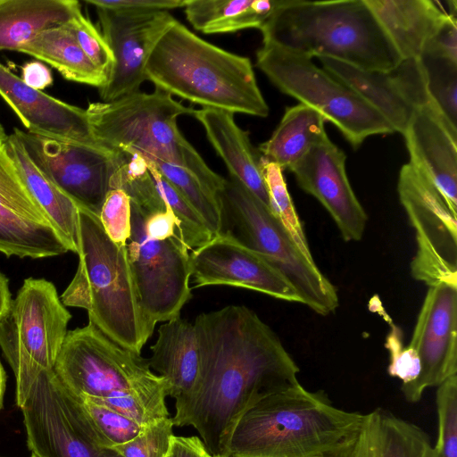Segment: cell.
Masks as SVG:
<instances>
[{"instance_id": "6da1fadb", "label": "cell", "mask_w": 457, "mask_h": 457, "mask_svg": "<svg viewBox=\"0 0 457 457\" xmlns=\"http://www.w3.org/2000/svg\"><path fill=\"white\" fill-rule=\"evenodd\" d=\"M199 375L175 402L174 426L194 428L212 456L226 457L240 418L259 401L299 385V368L277 334L251 309L228 305L193 323Z\"/></svg>"}, {"instance_id": "7a4b0ae2", "label": "cell", "mask_w": 457, "mask_h": 457, "mask_svg": "<svg viewBox=\"0 0 457 457\" xmlns=\"http://www.w3.org/2000/svg\"><path fill=\"white\" fill-rule=\"evenodd\" d=\"M145 78L155 88L204 108L269 114L250 59L202 39L176 19L152 49Z\"/></svg>"}, {"instance_id": "3957f363", "label": "cell", "mask_w": 457, "mask_h": 457, "mask_svg": "<svg viewBox=\"0 0 457 457\" xmlns=\"http://www.w3.org/2000/svg\"><path fill=\"white\" fill-rule=\"evenodd\" d=\"M360 412L301 384L259 401L238 420L226 457H326L358 428Z\"/></svg>"}, {"instance_id": "277c9868", "label": "cell", "mask_w": 457, "mask_h": 457, "mask_svg": "<svg viewBox=\"0 0 457 457\" xmlns=\"http://www.w3.org/2000/svg\"><path fill=\"white\" fill-rule=\"evenodd\" d=\"M260 30L262 42L362 70L386 71L402 60L364 0H281Z\"/></svg>"}, {"instance_id": "5b68a950", "label": "cell", "mask_w": 457, "mask_h": 457, "mask_svg": "<svg viewBox=\"0 0 457 457\" xmlns=\"http://www.w3.org/2000/svg\"><path fill=\"white\" fill-rule=\"evenodd\" d=\"M79 264L61 300L86 310L88 322L107 337L141 354L155 325L139 304L127 245L114 243L99 217L79 207Z\"/></svg>"}, {"instance_id": "8992f818", "label": "cell", "mask_w": 457, "mask_h": 457, "mask_svg": "<svg viewBox=\"0 0 457 457\" xmlns=\"http://www.w3.org/2000/svg\"><path fill=\"white\" fill-rule=\"evenodd\" d=\"M223 228L240 243L275 267L295 288L303 304L326 316L339 305L336 287L314 259L307 258L270 209L240 181L229 176L219 194Z\"/></svg>"}, {"instance_id": "52a82bcc", "label": "cell", "mask_w": 457, "mask_h": 457, "mask_svg": "<svg viewBox=\"0 0 457 457\" xmlns=\"http://www.w3.org/2000/svg\"><path fill=\"white\" fill-rule=\"evenodd\" d=\"M313 58L262 42L256 66L282 93L318 111L353 148L374 135L394 133L388 121L355 90L317 66Z\"/></svg>"}, {"instance_id": "ba28073f", "label": "cell", "mask_w": 457, "mask_h": 457, "mask_svg": "<svg viewBox=\"0 0 457 457\" xmlns=\"http://www.w3.org/2000/svg\"><path fill=\"white\" fill-rule=\"evenodd\" d=\"M96 141L109 149L138 153L148 160L184 165L188 142L177 119L195 110L158 88L136 92L110 102L90 103L86 109Z\"/></svg>"}, {"instance_id": "9c48e42d", "label": "cell", "mask_w": 457, "mask_h": 457, "mask_svg": "<svg viewBox=\"0 0 457 457\" xmlns=\"http://www.w3.org/2000/svg\"><path fill=\"white\" fill-rule=\"evenodd\" d=\"M54 371L74 395L91 401L169 384L152 371L147 359L112 341L90 322L68 330Z\"/></svg>"}, {"instance_id": "30bf717a", "label": "cell", "mask_w": 457, "mask_h": 457, "mask_svg": "<svg viewBox=\"0 0 457 457\" xmlns=\"http://www.w3.org/2000/svg\"><path fill=\"white\" fill-rule=\"evenodd\" d=\"M397 190L416 231L412 277L428 287L445 284L457 287V213L410 162L400 170Z\"/></svg>"}, {"instance_id": "8fae6325", "label": "cell", "mask_w": 457, "mask_h": 457, "mask_svg": "<svg viewBox=\"0 0 457 457\" xmlns=\"http://www.w3.org/2000/svg\"><path fill=\"white\" fill-rule=\"evenodd\" d=\"M145 216L131 204L127 254L141 309L156 325L179 318L191 297L190 254L179 237L149 238L145 231Z\"/></svg>"}, {"instance_id": "7c38bea8", "label": "cell", "mask_w": 457, "mask_h": 457, "mask_svg": "<svg viewBox=\"0 0 457 457\" xmlns=\"http://www.w3.org/2000/svg\"><path fill=\"white\" fill-rule=\"evenodd\" d=\"M21 409L28 447L36 457H120L96 443L80 399L54 369L39 372Z\"/></svg>"}, {"instance_id": "4fadbf2b", "label": "cell", "mask_w": 457, "mask_h": 457, "mask_svg": "<svg viewBox=\"0 0 457 457\" xmlns=\"http://www.w3.org/2000/svg\"><path fill=\"white\" fill-rule=\"evenodd\" d=\"M26 154L37 170L79 208L99 216L112 189L120 151L40 136L14 128Z\"/></svg>"}, {"instance_id": "5bb4252c", "label": "cell", "mask_w": 457, "mask_h": 457, "mask_svg": "<svg viewBox=\"0 0 457 457\" xmlns=\"http://www.w3.org/2000/svg\"><path fill=\"white\" fill-rule=\"evenodd\" d=\"M71 319L51 281L29 278L0 320V333L10 337L40 367L53 370Z\"/></svg>"}, {"instance_id": "9a60e30c", "label": "cell", "mask_w": 457, "mask_h": 457, "mask_svg": "<svg viewBox=\"0 0 457 457\" xmlns=\"http://www.w3.org/2000/svg\"><path fill=\"white\" fill-rule=\"evenodd\" d=\"M96 9L114 58L108 82L99 89L103 102H110L139 91L151 51L175 18L168 11Z\"/></svg>"}, {"instance_id": "2e32d148", "label": "cell", "mask_w": 457, "mask_h": 457, "mask_svg": "<svg viewBox=\"0 0 457 457\" xmlns=\"http://www.w3.org/2000/svg\"><path fill=\"white\" fill-rule=\"evenodd\" d=\"M409 345L420 357V372L401 391L407 402L417 403L426 388L457 374V287H428Z\"/></svg>"}, {"instance_id": "e0dca14e", "label": "cell", "mask_w": 457, "mask_h": 457, "mask_svg": "<svg viewBox=\"0 0 457 457\" xmlns=\"http://www.w3.org/2000/svg\"><path fill=\"white\" fill-rule=\"evenodd\" d=\"M190 267L195 287H238L303 303L295 288L275 267L227 232L193 250Z\"/></svg>"}, {"instance_id": "ac0fdd59", "label": "cell", "mask_w": 457, "mask_h": 457, "mask_svg": "<svg viewBox=\"0 0 457 457\" xmlns=\"http://www.w3.org/2000/svg\"><path fill=\"white\" fill-rule=\"evenodd\" d=\"M316 58L375 108L395 132L403 134L414 113L431 103L420 59H402L392 69L368 71L328 57Z\"/></svg>"}, {"instance_id": "d6986e66", "label": "cell", "mask_w": 457, "mask_h": 457, "mask_svg": "<svg viewBox=\"0 0 457 457\" xmlns=\"http://www.w3.org/2000/svg\"><path fill=\"white\" fill-rule=\"evenodd\" d=\"M345 160V153L326 137L289 170L298 186L328 211L343 239L359 241L368 216L347 178Z\"/></svg>"}, {"instance_id": "ffe728a7", "label": "cell", "mask_w": 457, "mask_h": 457, "mask_svg": "<svg viewBox=\"0 0 457 457\" xmlns=\"http://www.w3.org/2000/svg\"><path fill=\"white\" fill-rule=\"evenodd\" d=\"M0 96L29 133L84 144H98L93 136L86 109L32 88L2 62Z\"/></svg>"}, {"instance_id": "44dd1931", "label": "cell", "mask_w": 457, "mask_h": 457, "mask_svg": "<svg viewBox=\"0 0 457 457\" xmlns=\"http://www.w3.org/2000/svg\"><path fill=\"white\" fill-rule=\"evenodd\" d=\"M403 135L409 162L433 183L457 213V129L430 103L414 113Z\"/></svg>"}, {"instance_id": "7402d4cb", "label": "cell", "mask_w": 457, "mask_h": 457, "mask_svg": "<svg viewBox=\"0 0 457 457\" xmlns=\"http://www.w3.org/2000/svg\"><path fill=\"white\" fill-rule=\"evenodd\" d=\"M326 457H438L419 426L377 408L363 414L358 428Z\"/></svg>"}, {"instance_id": "603a6c76", "label": "cell", "mask_w": 457, "mask_h": 457, "mask_svg": "<svg viewBox=\"0 0 457 457\" xmlns=\"http://www.w3.org/2000/svg\"><path fill=\"white\" fill-rule=\"evenodd\" d=\"M212 147L226 164L229 176L240 181L269 208L262 176V155L252 145L248 132L237 126L234 113L211 108L195 110Z\"/></svg>"}, {"instance_id": "cb8c5ba5", "label": "cell", "mask_w": 457, "mask_h": 457, "mask_svg": "<svg viewBox=\"0 0 457 457\" xmlns=\"http://www.w3.org/2000/svg\"><path fill=\"white\" fill-rule=\"evenodd\" d=\"M402 59H420L449 17L431 0H364Z\"/></svg>"}, {"instance_id": "d4e9b609", "label": "cell", "mask_w": 457, "mask_h": 457, "mask_svg": "<svg viewBox=\"0 0 457 457\" xmlns=\"http://www.w3.org/2000/svg\"><path fill=\"white\" fill-rule=\"evenodd\" d=\"M148 360L151 370L169 383L176 402L190 395L199 375V351L193 323L180 317L161 325Z\"/></svg>"}, {"instance_id": "484cf974", "label": "cell", "mask_w": 457, "mask_h": 457, "mask_svg": "<svg viewBox=\"0 0 457 457\" xmlns=\"http://www.w3.org/2000/svg\"><path fill=\"white\" fill-rule=\"evenodd\" d=\"M4 146L15 164L27 190L42 209L52 228L68 250L78 254V205L37 170L13 133L9 135Z\"/></svg>"}, {"instance_id": "4316f807", "label": "cell", "mask_w": 457, "mask_h": 457, "mask_svg": "<svg viewBox=\"0 0 457 457\" xmlns=\"http://www.w3.org/2000/svg\"><path fill=\"white\" fill-rule=\"evenodd\" d=\"M76 0H0V51H19L38 34L67 24Z\"/></svg>"}, {"instance_id": "83f0119b", "label": "cell", "mask_w": 457, "mask_h": 457, "mask_svg": "<svg viewBox=\"0 0 457 457\" xmlns=\"http://www.w3.org/2000/svg\"><path fill=\"white\" fill-rule=\"evenodd\" d=\"M326 120L315 109L298 104L287 107L270 137L259 145L266 160L290 170L315 145L328 137Z\"/></svg>"}, {"instance_id": "f1b7e54d", "label": "cell", "mask_w": 457, "mask_h": 457, "mask_svg": "<svg viewBox=\"0 0 457 457\" xmlns=\"http://www.w3.org/2000/svg\"><path fill=\"white\" fill-rule=\"evenodd\" d=\"M281 0H187V20L204 34L261 29Z\"/></svg>"}, {"instance_id": "f546056e", "label": "cell", "mask_w": 457, "mask_h": 457, "mask_svg": "<svg viewBox=\"0 0 457 457\" xmlns=\"http://www.w3.org/2000/svg\"><path fill=\"white\" fill-rule=\"evenodd\" d=\"M18 52L49 64L67 80L99 89L108 82L107 76L88 59L65 25L38 34Z\"/></svg>"}, {"instance_id": "4dcf8cb0", "label": "cell", "mask_w": 457, "mask_h": 457, "mask_svg": "<svg viewBox=\"0 0 457 457\" xmlns=\"http://www.w3.org/2000/svg\"><path fill=\"white\" fill-rule=\"evenodd\" d=\"M67 252L50 225L0 213V253L5 256L40 259Z\"/></svg>"}, {"instance_id": "1f68e13d", "label": "cell", "mask_w": 457, "mask_h": 457, "mask_svg": "<svg viewBox=\"0 0 457 457\" xmlns=\"http://www.w3.org/2000/svg\"><path fill=\"white\" fill-rule=\"evenodd\" d=\"M119 151L120 161L112 179V189L123 190L131 204L145 215L166 210V204L150 173L146 159L138 153Z\"/></svg>"}, {"instance_id": "d6a6232c", "label": "cell", "mask_w": 457, "mask_h": 457, "mask_svg": "<svg viewBox=\"0 0 457 457\" xmlns=\"http://www.w3.org/2000/svg\"><path fill=\"white\" fill-rule=\"evenodd\" d=\"M262 169L270 212L299 250L307 258L313 259L281 168L262 157Z\"/></svg>"}, {"instance_id": "836d02e7", "label": "cell", "mask_w": 457, "mask_h": 457, "mask_svg": "<svg viewBox=\"0 0 457 457\" xmlns=\"http://www.w3.org/2000/svg\"><path fill=\"white\" fill-rule=\"evenodd\" d=\"M150 161L165 179L198 212L212 235L220 234L223 228V219L219 198L208 192L184 168L159 160Z\"/></svg>"}, {"instance_id": "e575fe53", "label": "cell", "mask_w": 457, "mask_h": 457, "mask_svg": "<svg viewBox=\"0 0 457 457\" xmlns=\"http://www.w3.org/2000/svg\"><path fill=\"white\" fill-rule=\"evenodd\" d=\"M0 213L50 225L27 190L4 145L0 146Z\"/></svg>"}, {"instance_id": "d590c367", "label": "cell", "mask_w": 457, "mask_h": 457, "mask_svg": "<svg viewBox=\"0 0 457 457\" xmlns=\"http://www.w3.org/2000/svg\"><path fill=\"white\" fill-rule=\"evenodd\" d=\"M146 161L161 195L178 220L181 238L187 248L195 249L210 241L214 236L203 218L165 179L154 164L148 159Z\"/></svg>"}, {"instance_id": "8d00e7d4", "label": "cell", "mask_w": 457, "mask_h": 457, "mask_svg": "<svg viewBox=\"0 0 457 457\" xmlns=\"http://www.w3.org/2000/svg\"><path fill=\"white\" fill-rule=\"evenodd\" d=\"M420 60L431 103L457 129V62L429 56H421Z\"/></svg>"}, {"instance_id": "74e56055", "label": "cell", "mask_w": 457, "mask_h": 457, "mask_svg": "<svg viewBox=\"0 0 457 457\" xmlns=\"http://www.w3.org/2000/svg\"><path fill=\"white\" fill-rule=\"evenodd\" d=\"M79 399L87 424L100 447L111 449L127 443L144 428L134 420L107 407L85 398Z\"/></svg>"}, {"instance_id": "f35d334b", "label": "cell", "mask_w": 457, "mask_h": 457, "mask_svg": "<svg viewBox=\"0 0 457 457\" xmlns=\"http://www.w3.org/2000/svg\"><path fill=\"white\" fill-rule=\"evenodd\" d=\"M438 457H457V374L437 386Z\"/></svg>"}, {"instance_id": "ab89813d", "label": "cell", "mask_w": 457, "mask_h": 457, "mask_svg": "<svg viewBox=\"0 0 457 457\" xmlns=\"http://www.w3.org/2000/svg\"><path fill=\"white\" fill-rule=\"evenodd\" d=\"M174 423L166 417L145 427L127 443L113 446L120 457H167Z\"/></svg>"}, {"instance_id": "60d3db41", "label": "cell", "mask_w": 457, "mask_h": 457, "mask_svg": "<svg viewBox=\"0 0 457 457\" xmlns=\"http://www.w3.org/2000/svg\"><path fill=\"white\" fill-rule=\"evenodd\" d=\"M88 59L108 78L114 66L111 48L103 35L93 25L81 10L65 24Z\"/></svg>"}, {"instance_id": "b9f144b4", "label": "cell", "mask_w": 457, "mask_h": 457, "mask_svg": "<svg viewBox=\"0 0 457 457\" xmlns=\"http://www.w3.org/2000/svg\"><path fill=\"white\" fill-rule=\"evenodd\" d=\"M98 217L109 237L119 245H127L131 233V202L123 190L108 192Z\"/></svg>"}, {"instance_id": "7bdbcfd3", "label": "cell", "mask_w": 457, "mask_h": 457, "mask_svg": "<svg viewBox=\"0 0 457 457\" xmlns=\"http://www.w3.org/2000/svg\"><path fill=\"white\" fill-rule=\"evenodd\" d=\"M385 346L389 352L387 371L390 376L402 380L403 385L415 381L420 372V357L414 348L403 345V332L395 324H391Z\"/></svg>"}, {"instance_id": "ee69618b", "label": "cell", "mask_w": 457, "mask_h": 457, "mask_svg": "<svg viewBox=\"0 0 457 457\" xmlns=\"http://www.w3.org/2000/svg\"><path fill=\"white\" fill-rule=\"evenodd\" d=\"M421 56L446 59L457 62L456 15L449 14L445 22L427 43Z\"/></svg>"}, {"instance_id": "f6af8a7d", "label": "cell", "mask_w": 457, "mask_h": 457, "mask_svg": "<svg viewBox=\"0 0 457 457\" xmlns=\"http://www.w3.org/2000/svg\"><path fill=\"white\" fill-rule=\"evenodd\" d=\"M187 0H85L96 8L129 11H168L184 8Z\"/></svg>"}, {"instance_id": "bcb514c9", "label": "cell", "mask_w": 457, "mask_h": 457, "mask_svg": "<svg viewBox=\"0 0 457 457\" xmlns=\"http://www.w3.org/2000/svg\"><path fill=\"white\" fill-rule=\"evenodd\" d=\"M145 231L149 238L154 240H164L172 237H181L178 220L168 206L164 211L145 217Z\"/></svg>"}, {"instance_id": "7dc6e473", "label": "cell", "mask_w": 457, "mask_h": 457, "mask_svg": "<svg viewBox=\"0 0 457 457\" xmlns=\"http://www.w3.org/2000/svg\"><path fill=\"white\" fill-rule=\"evenodd\" d=\"M167 457H213L197 436H173Z\"/></svg>"}, {"instance_id": "c3c4849f", "label": "cell", "mask_w": 457, "mask_h": 457, "mask_svg": "<svg viewBox=\"0 0 457 457\" xmlns=\"http://www.w3.org/2000/svg\"><path fill=\"white\" fill-rule=\"evenodd\" d=\"M21 79L28 86L40 91L53 85L51 71L39 61L26 62L21 67Z\"/></svg>"}, {"instance_id": "681fc988", "label": "cell", "mask_w": 457, "mask_h": 457, "mask_svg": "<svg viewBox=\"0 0 457 457\" xmlns=\"http://www.w3.org/2000/svg\"><path fill=\"white\" fill-rule=\"evenodd\" d=\"M12 302L9 278L0 272V320L4 317Z\"/></svg>"}, {"instance_id": "f907efd6", "label": "cell", "mask_w": 457, "mask_h": 457, "mask_svg": "<svg viewBox=\"0 0 457 457\" xmlns=\"http://www.w3.org/2000/svg\"><path fill=\"white\" fill-rule=\"evenodd\" d=\"M5 386H6V373H5L4 369L0 361V410L3 407V399H4V394L5 391Z\"/></svg>"}, {"instance_id": "816d5d0a", "label": "cell", "mask_w": 457, "mask_h": 457, "mask_svg": "<svg viewBox=\"0 0 457 457\" xmlns=\"http://www.w3.org/2000/svg\"><path fill=\"white\" fill-rule=\"evenodd\" d=\"M9 135L6 134L5 129L2 123L0 122V146L4 144V142L7 140Z\"/></svg>"}, {"instance_id": "f5cc1de1", "label": "cell", "mask_w": 457, "mask_h": 457, "mask_svg": "<svg viewBox=\"0 0 457 457\" xmlns=\"http://www.w3.org/2000/svg\"><path fill=\"white\" fill-rule=\"evenodd\" d=\"M31 457H36L34 454H31Z\"/></svg>"}, {"instance_id": "db71d44e", "label": "cell", "mask_w": 457, "mask_h": 457, "mask_svg": "<svg viewBox=\"0 0 457 457\" xmlns=\"http://www.w3.org/2000/svg\"><path fill=\"white\" fill-rule=\"evenodd\" d=\"M213 457H220V456H213Z\"/></svg>"}]
</instances>
